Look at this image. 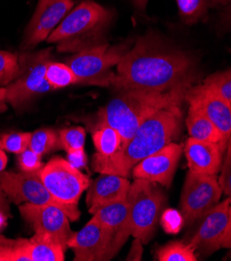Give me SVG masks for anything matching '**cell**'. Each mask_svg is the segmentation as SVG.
I'll use <instances>...</instances> for the list:
<instances>
[{"label": "cell", "mask_w": 231, "mask_h": 261, "mask_svg": "<svg viewBox=\"0 0 231 261\" xmlns=\"http://www.w3.org/2000/svg\"><path fill=\"white\" fill-rule=\"evenodd\" d=\"M196 62L190 54L148 33L138 39L117 65L112 86L119 90L169 91L195 81Z\"/></svg>", "instance_id": "1"}, {"label": "cell", "mask_w": 231, "mask_h": 261, "mask_svg": "<svg viewBox=\"0 0 231 261\" xmlns=\"http://www.w3.org/2000/svg\"><path fill=\"white\" fill-rule=\"evenodd\" d=\"M182 118V107L159 111L145 120L133 138L111 158L102 159L94 155L92 164L94 171L128 178L137 164L177 138Z\"/></svg>", "instance_id": "2"}, {"label": "cell", "mask_w": 231, "mask_h": 261, "mask_svg": "<svg viewBox=\"0 0 231 261\" xmlns=\"http://www.w3.org/2000/svg\"><path fill=\"white\" fill-rule=\"evenodd\" d=\"M192 87L185 86L169 91L119 90L98 114V125H109L120 134L123 145L130 141L140 125L161 110L182 107Z\"/></svg>", "instance_id": "3"}, {"label": "cell", "mask_w": 231, "mask_h": 261, "mask_svg": "<svg viewBox=\"0 0 231 261\" xmlns=\"http://www.w3.org/2000/svg\"><path fill=\"white\" fill-rule=\"evenodd\" d=\"M114 14L93 0L71 10L47 38L60 52H77L107 43V33Z\"/></svg>", "instance_id": "4"}, {"label": "cell", "mask_w": 231, "mask_h": 261, "mask_svg": "<svg viewBox=\"0 0 231 261\" xmlns=\"http://www.w3.org/2000/svg\"><path fill=\"white\" fill-rule=\"evenodd\" d=\"M41 179L48 192L68 211L71 221L81 217L79 201L83 193L90 187V178L67 160L55 158L40 170Z\"/></svg>", "instance_id": "5"}, {"label": "cell", "mask_w": 231, "mask_h": 261, "mask_svg": "<svg viewBox=\"0 0 231 261\" xmlns=\"http://www.w3.org/2000/svg\"><path fill=\"white\" fill-rule=\"evenodd\" d=\"M128 50L130 45L127 43L117 46L106 43L77 52L66 64L76 75L77 85L110 87L115 77L112 69L117 67Z\"/></svg>", "instance_id": "6"}, {"label": "cell", "mask_w": 231, "mask_h": 261, "mask_svg": "<svg viewBox=\"0 0 231 261\" xmlns=\"http://www.w3.org/2000/svg\"><path fill=\"white\" fill-rule=\"evenodd\" d=\"M130 200V227L132 236L147 244L153 237L166 203L164 193L145 179H136L128 192Z\"/></svg>", "instance_id": "7"}, {"label": "cell", "mask_w": 231, "mask_h": 261, "mask_svg": "<svg viewBox=\"0 0 231 261\" xmlns=\"http://www.w3.org/2000/svg\"><path fill=\"white\" fill-rule=\"evenodd\" d=\"M21 71L16 80L7 86L6 101L15 110L22 109L36 96L53 91L48 85L45 72L51 62V49H44L35 54L27 52L19 57Z\"/></svg>", "instance_id": "8"}, {"label": "cell", "mask_w": 231, "mask_h": 261, "mask_svg": "<svg viewBox=\"0 0 231 261\" xmlns=\"http://www.w3.org/2000/svg\"><path fill=\"white\" fill-rule=\"evenodd\" d=\"M222 194L217 176L190 171L181 200V213L185 224L190 226L200 220L220 202Z\"/></svg>", "instance_id": "9"}, {"label": "cell", "mask_w": 231, "mask_h": 261, "mask_svg": "<svg viewBox=\"0 0 231 261\" xmlns=\"http://www.w3.org/2000/svg\"><path fill=\"white\" fill-rule=\"evenodd\" d=\"M40 170L32 173L2 172L0 185L7 197L16 204L23 202L37 205H55L62 208L68 216L66 207L55 199L44 186Z\"/></svg>", "instance_id": "10"}, {"label": "cell", "mask_w": 231, "mask_h": 261, "mask_svg": "<svg viewBox=\"0 0 231 261\" xmlns=\"http://www.w3.org/2000/svg\"><path fill=\"white\" fill-rule=\"evenodd\" d=\"M115 236L114 231L91 219L81 231L72 234L68 248L73 249L74 261L111 260Z\"/></svg>", "instance_id": "11"}, {"label": "cell", "mask_w": 231, "mask_h": 261, "mask_svg": "<svg viewBox=\"0 0 231 261\" xmlns=\"http://www.w3.org/2000/svg\"><path fill=\"white\" fill-rule=\"evenodd\" d=\"M19 211L35 233L46 234L67 250L68 241L74 232L71 231L69 217L62 208L55 205L25 203L20 206Z\"/></svg>", "instance_id": "12"}, {"label": "cell", "mask_w": 231, "mask_h": 261, "mask_svg": "<svg viewBox=\"0 0 231 261\" xmlns=\"http://www.w3.org/2000/svg\"><path fill=\"white\" fill-rule=\"evenodd\" d=\"M182 153L183 146L172 142L137 164L132 175L135 179H145L169 188Z\"/></svg>", "instance_id": "13"}, {"label": "cell", "mask_w": 231, "mask_h": 261, "mask_svg": "<svg viewBox=\"0 0 231 261\" xmlns=\"http://www.w3.org/2000/svg\"><path fill=\"white\" fill-rule=\"evenodd\" d=\"M231 200L227 198L219 202L200 220V226L189 242L193 249L203 255H211L221 249L220 242L226 231L229 220Z\"/></svg>", "instance_id": "14"}, {"label": "cell", "mask_w": 231, "mask_h": 261, "mask_svg": "<svg viewBox=\"0 0 231 261\" xmlns=\"http://www.w3.org/2000/svg\"><path fill=\"white\" fill-rule=\"evenodd\" d=\"M190 106L198 108L220 130L226 141L231 139V104L205 84L192 87L186 96Z\"/></svg>", "instance_id": "15"}, {"label": "cell", "mask_w": 231, "mask_h": 261, "mask_svg": "<svg viewBox=\"0 0 231 261\" xmlns=\"http://www.w3.org/2000/svg\"><path fill=\"white\" fill-rule=\"evenodd\" d=\"M73 0H54L41 12L35 13L25 31L21 48L28 51L47 40L67 14L73 9Z\"/></svg>", "instance_id": "16"}, {"label": "cell", "mask_w": 231, "mask_h": 261, "mask_svg": "<svg viewBox=\"0 0 231 261\" xmlns=\"http://www.w3.org/2000/svg\"><path fill=\"white\" fill-rule=\"evenodd\" d=\"M132 184L126 177L101 174L89 187L87 205L89 213L94 214L99 207L121 201L128 196Z\"/></svg>", "instance_id": "17"}, {"label": "cell", "mask_w": 231, "mask_h": 261, "mask_svg": "<svg viewBox=\"0 0 231 261\" xmlns=\"http://www.w3.org/2000/svg\"><path fill=\"white\" fill-rule=\"evenodd\" d=\"M130 200L127 198L99 207L93 214L92 220L101 224L115 232V240L113 244L114 256L126 243L128 237L132 236L130 227Z\"/></svg>", "instance_id": "18"}, {"label": "cell", "mask_w": 231, "mask_h": 261, "mask_svg": "<svg viewBox=\"0 0 231 261\" xmlns=\"http://www.w3.org/2000/svg\"><path fill=\"white\" fill-rule=\"evenodd\" d=\"M225 151L226 148L221 145L195 140L193 138L187 141L185 147L190 171L214 176H217L221 171Z\"/></svg>", "instance_id": "19"}, {"label": "cell", "mask_w": 231, "mask_h": 261, "mask_svg": "<svg viewBox=\"0 0 231 261\" xmlns=\"http://www.w3.org/2000/svg\"><path fill=\"white\" fill-rule=\"evenodd\" d=\"M186 124L190 138L203 142L218 144L224 148H227L228 141H226L215 124L198 108L190 106Z\"/></svg>", "instance_id": "20"}, {"label": "cell", "mask_w": 231, "mask_h": 261, "mask_svg": "<svg viewBox=\"0 0 231 261\" xmlns=\"http://www.w3.org/2000/svg\"><path fill=\"white\" fill-rule=\"evenodd\" d=\"M64 247L46 234L35 233L28 240L27 252L32 261H64Z\"/></svg>", "instance_id": "21"}, {"label": "cell", "mask_w": 231, "mask_h": 261, "mask_svg": "<svg viewBox=\"0 0 231 261\" xmlns=\"http://www.w3.org/2000/svg\"><path fill=\"white\" fill-rule=\"evenodd\" d=\"M93 142L98 158H111L123 145L118 130L109 125H98L93 133Z\"/></svg>", "instance_id": "22"}, {"label": "cell", "mask_w": 231, "mask_h": 261, "mask_svg": "<svg viewBox=\"0 0 231 261\" xmlns=\"http://www.w3.org/2000/svg\"><path fill=\"white\" fill-rule=\"evenodd\" d=\"M45 78L53 90L67 88L79 83L73 70L66 63H57L54 61L47 65Z\"/></svg>", "instance_id": "23"}, {"label": "cell", "mask_w": 231, "mask_h": 261, "mask_svg": "<svg viewBox=\"0 0 231 261\" xmlns=\"http://www.w3.org/2000/svg\"><path fill=\"white\" fill-rule=\"evenodd\" d=\"M160 261H197L195 250L190 244L183 242H171L160 248L157 252Z\"/></svg>", "instance_id": "24"}, {"label": "cell", "mask_w": 231, "mask_h": 261, "mask_svg": "<svg viewBox=\"0 0 231 261\" xmlns=\"http://www.w3.org/2000/svg\"><path fill=\"white\" fill-rule=\"evenodd\" d=\"M60 146V138L54 129L41 128L32 134L30 149L42 156L57 149Z\"/></svg>", "instance_id": "25"}, {"label": "cell", "mask_w": 231, "mask_h": 261, "mask_svg": "<svg viewBox=\"0 0 231 261\" xmlns=\"http://www.w3.org/2000/svg\"><path fill=\"white\" fill-rule=\"evenodd\" d=\"M21 65L19 57L10 51L0 50V88H6L19 76Z\"/></svg>", "instance_id": "26"}, {"label": "cell", "mask_w": 231, "mask_h": 261, "mask_svg": "<svg viewBox=\"0 0 231 261\" xmlns=\"http://www.w3.org/2000/svg\"><path fill=\"white\" fill-rule=\"evenodd\" d=\"M28 240H7L0 237V258L3 261H32L27 252Z\"/></svg>", "instance_id": "27"}, {"label": "cell", "mask_w": 231, "mask_h": 261, "mask_svg": "<svg viewBox=\"0 0 231 261\" xmlns=\"http://www.w3.org/2000/svg\"><path fill=\"white\" fill-rule=\"evenodd\" d=\"M60 146L69 153L84 151L86 142V130L84 127H70L60 130Z\"/></svg>", "instance_id": "28"}, {"label": "cell", "mask_w": 231, "mask_h": 261, "mask_svg": "<svg viewBox=\"0 0 231 261\" xmlns=\"http://www.w3.org/2000/svg\"><path fill=\"white\" fill-rule=\"evenodd\" d=\"M203 84L211 87L231 104V68L208 76Z\"/></svg>", "instance_id": "29"}, {"label": "cell", "mask_w": 231, "mask_h": 261, "mask_svg": "<svg viewBox=\"0 0 231 261\" xmlns=\"http://www.w3.org/2000/svg\"><path fill=\"white\" fill-rule=\"evenodd\" d=\"M32 134L16 133L0 135V149L8 152L20 154L30 147Z\"/></svg>", "instance_id": "30"}, {"label": "cell", "mask_w": 231, "mask_h": 261, "mask_svg": "<svg viewBox=\"0 0 231 261\" xmlns=\"http://www.w3.org/2000/svg\"><path fill=\"white\" fill-rule=\"evenodd\" d=\"M176 3L179 14L189 23L199 20L207 11L204 0H176Z\"/></svg>", "instance_id": "31"}, {"label": "cell", "mask_w": 231, "mask_h": 261, "mask_svg": "<svg viewBox=\"0 0 231 261\" xmlns=\"http://www.w3.org/2000/svg\"><path fill=\"white\" fill-rule=\"evenodd\" d=\"M226 154L223 160L221 168V176L219 178V184L223 193L231 200V139L229 140L226 148Z\"/></svg>", "instance_id": "32"}, {"label": "cell", "mask_w": 231, "mask_h": 261, "mask_svg": "<svg viewBox=\"0 0 231 261\" xmlns=\"http://www.w3.org/2000/svg\"><path fill=\"white\" fill-rule=\"evenodd\" d=\"M161 223L164 230L167 233L176 234L184 227L185 220L182 213L169 208V210H166L163 213L161 218Z\"/></svg>", "instance_id": "33"}, {"label": "cell", "mask_w": 231, "mask_h": 261, "mask_svg": "<svg viewBox=\"0 0 231 261\" xmlns=\"http://www.w3.org/2000/svg\"><path fill=\"white\" fill-rule=\"evenodd\" d=\"M18 155V164L22 172H37L42 168V158L30 148H28L27 150Z\"/></svg>", "instance_id": "34"}, {"label": "cell", "mask_w": 231, "mask_h": 261, "mask_svg": "<svg viewBox=\"0 0 231 261\" xmlns=\"http://www.w3.org/2000/svg\"><path fill=\"white\" fill-rule=\"evenodd\" d=\"M10 205L7 200V195L0 185V231L7 226L8 218H10Z\"/></svg>", "instance_id": "35"}, {"label": "cell", "mask_w": 231, "mask_h": 261, "mask_svg": "<svg viewBox=\"0 0 231 261\" xmlns=\"http://www.w3.org/2000/svg\"><path fill=\"white\" fill-rule=\"evenodd\" d=\"M142 241L139 239H135L131 251L128 253L126 260H142V256H143V246H142Z\"/></svg>", "instance_id": "36"}, {"label": "cell", "mask_w": 231, "mask_h": 261, "mask_svg": "<svg viewBox=\"0 0 231 261\" xmlns=\"http://www.w3.org/2000/svg\"><path fill=\"white\" fill-rule=\"evenodd\" d=\"M69 158V163L74 166L75 168L79 169L80 167H83L87 163V158L85 155V151H80V152H75V153H69L68 154Z\"/></svg>", "instance_id": "37"}, {"label": "cell", "mask_w": 231, "mask_h": 261, "mask_svg": "<svg viewBox=\"0 0 231 261\" xmlns=\"http://www.w3.org/2000/svg\"><path fill=\"white\" fill-rule=\"evenodd\" d=\"M220 247L225 249H231V205L229 207V220L224 236L220 242Z\"/></svg>", "instance_id": "38"}, {"label": "cell", "mask_w": 231, "mask_h": 261, "mask_svg": "<svg viewBox=\"0 0 231 261\" xmlns=\"http://www.w3.org/2000/svg\"><path fill=\"white\" fill-rule=\"evenodd\" d=\"M222 22L224 28L231 31V2L226 5L223 14H222Z\"/></svg>", "instance_id": "39"}, {"label": "cell", "mask_w": 231, "mask_h": 261, "mask_svg": "<svg viewBox=\"0 0 231 261\" xmlns=\"http://www.w3.org/2000/svg\"><path fill=\"white\" fill-rule=\"evenodd\" d=\"M8 110V103L6 101V89L0 88V114Z\"/></svg>", "instance_id": "40"}, {"label": "cell", "mask_w": 231, "mask_h": 261, "mask_svg": "<svg viewBox=\"0 0 231 261\" xmlns=\"http://www.w3.org/2000/svg\"><path fill=\"white\" fill-rule=\"evenodd\" d=\"M7 164H8V156L6 154V151L0 149V173L6 169Z\"/></svg>", "instance_id": "41"}, {"label": "cell", "mask_w": 231, "mask_h": 261, "mask_svg": "<svg viewBox=\"0 0 231 261\" xmlns=\"http://www.w3.org/2000/svg\"><path fill=\"white\" fill-rule=\"evenodd\" d=\"M132 2L134 3V5L136 6V8L139 11H144L147 7V4L149 0H132Z\"/></svg>", "instance_id": "42"}, {"label": "cell", "mask_w": 231, "mask_h": 261, "mask_svg": "<svg viewBox=\"0 0 231 261\" xmlns=\"http://www.w3.org/2000/svg\"><path fill=\"white\" fill-rule=\"evenodd\" d=\"M54 0H39L38 3V6H37V9H36V12L35 13H38V12H41L42 10H44L50 3H53Z\"/></svg>", "instance_id": "43"}, {"label": "cell", "mask_w": 231, "mask_h": 261, "mask_svg": "<svg viewBox=\"0 0 231 261\" xmlns=\"http://www.w3.org/2000/svg\"><path fill=\"white\" fill-rule=\"evenodd\" d=\"M212 5H227L231 0H209Z\"/></svg>", "instance_id": "44"}, {"label": "cell", "mask_w": 231, "mask_h": 261, "mask_svg": "<svg viewBox=\"0 0 231 261\" xmlns=\"http://www.w3.org/2000/svg\"><path fill=\"white\" fill-rule=\"evenodd\" d=\"M0 261H3V260H2V258H0Z\"/></svg>", "instance_id": "45"}, {"label": "cell", "mask_w": 231, "mask_h": 261, "mask_svg": "<svg viewBox=\"0 0 231 261\" xmlns=\"http://www.w3.org/2000/svg\"><path fill=\"white\" fill-rule=\"evenodd\" d=\"M230 52H231V49H230Z\"/></svg>", "instance_id": "46"}]
</instances>
